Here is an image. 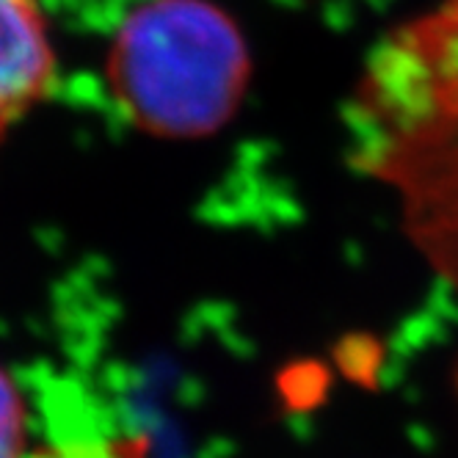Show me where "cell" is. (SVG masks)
I'll use <instances>...</instances> for the list:
<instances>
[{"label":"cell","instance_id":"4","mask_svg":"<svg viewBox=\"0 0 458 458\" xmlns=\"http://www.w3.org/2000/svg\"><path fill=\"white\" fill-rule=\"evenodd\" d=\"M25 403L14 381L0 370V458H22Z\"/></svg>","mask_w":458,"mask_h":458},{"label":"cell","instance_id":"1","mask_svg":"<svg viewBox=\"0 0 458 458\" xmlns=\"http://www.w3.org/2000/svg\"><path fill=\"white\" fill-rule=\"evenodd\" d=\"M362 166L401 196L409 235L458 290V0L381 42L356 94Z\"/></svg>","mask_w":458,"mask_h":458},{"label":"cell","instance_id":"2","mask_svg":"<svg viewBox=\"0 0 458 458\" xmlns=\"http://www.w3.org/2000/svg\"><path fill=\"white\" fill-rule=\"evenodd\" d=\"M116 103L160 136H202L238 108L249 53L210 0H149L130 14L108 55Z\"/></svg>","mask_w":458,"mask_h":458},{"label":"cell","instance_id":"3","mask_svg":"<svg viewBox=\"0 0 458 458\" xmlns=\"http://www.w3.org/2000/svg\"><path fill=\"white\" fill-rule=\"evenodd\" d=\"M55 72L37 0H0V139L47 94Z\"/></svg>","mask_w":458,"mask_h":458}]
</instances>
